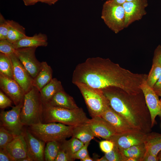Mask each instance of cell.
Wrapping results in <instances>:
<instances>
[{"label":"cell","instance_id":"obj_30","mask_svg":"<svg viewBox=\"0 0 161 161\" xmlns=\"http://www.w3.org/2000/svg\"><path fill=\"white\" fill-rule=\"evenodd\" d=\"M161 75V66L157 64H152L146 80L148 85L152 88Z\"/></svg>","mask_w":161,"mask_h":161},{"label":"cell","instance_id":"obj_22","mask_svg":"<svg viewBox=\"0 0 161 161\" xmlns=\"http://www.w3.org/2000/svg\"><path fill=\"white\" fill-rule=\"evenodd\" d=\"M63 89L61 82L56 78H53L39 91L41 100L47 103L60 90Z\"/></svg>","mask_w":161,"mask_h":161},{"label":"cell","instance_id":"obj_5","mask_svg":"<svg viewBox=\"0 0 161 161\" xmlns=\"http://www.w3.org/2000/svg\"><path fill=\"white\" fill-rule=\"evenodd\" d=\"M43 103L39 91L34 86L25 95L20 112V118L24 126L42 123Z\"/></svg>","mask_w":161,"mask_h":161},{"label":"cell","instance_id":"obj_31","mask_svg":"<svg viewBox=\"0 0 161 161\" xmlns=\"http://www.w3.org/2000/svg\"><path fill=\"white\" fill-rule=\"evenodd\" d=\"M15 136L3 126H0V148H5L7 145L13 139Z\"/></svg>","mask_w":161,"mask_h":161},{"label":"cell","instance_id":"obj_25","mask_svg":"<svg viewBox=\"0 0 161 161\" xmlns=\"http://www.w3.org/2000/svg\"><path fill=\"white\" fill-rule=\"evenodd\" d=\"M72 137L77 138L85 144L90 142L95 136L86 123L73 126Z\"/></svg>","mask_w":161,"mask_h":161},{"label":"cell","instance_id":"obj_17","mask_svg":"<svg viewBox=\"0 0 161 161\" xmlns=\"http://www.w3.org/2000/svg\"><path fill=\"white\" fill-rule=\"evenodd\" d=\"M101 117L111 125L117 133L138 130L131 126L110 106L107 108Z\"/></svg>","mask_w":161,"mask_h":161},{"label":"cell","instance_id":"obj_21","mask_svg":"<svg viewBox=\"0 0 161 161\" xmlns=\"http://www.w3.org/2000/svg\"><path fill=\"white\" fill-rule=\"evenodd\" d=\"M52 70L45 61L41 62V69L33 79V86L39 91L52 79Z\"/></svg>","mask_w":161,"mask_h":161},{"label":"cell","instance_id":"obj_36","mask_svg":"<svg viewBox=\"0 0 161 161\" xmlns=\"http://www.w3.org/2000/svg\"><path fill=\"white\" fill-rule=\"evenodd\" d=\"M99 145L101 150L104 153H107L111 151L114 145L113 142L108 140L100 141L99 143Z\"/></svg>","mask_w":161,"mask_h":161},{"label":"cell","instance_id":"obj_13","mask_svg":"<svg viewBox=\"0 0 161 161\" xmlns=\"http://www.w3.org/2000/svg\"><path fill=\"white\" fill-rule=\"evenodd\" d=\"M23 133L27 145V156L33 161H44L46 143L35 137L27 128L24 129Z\"/></svg>","mask_w":161,"mask_h":161},{"label":"cell","instance_id":"obj_34","mask_svg":"<svg viewBox=\"0 0 161 161\" xmlns=\"http://www.w3.org/2000/svg\"><path fill=\"white\" fill-rule=\"evenodd\" d=\"M8 30L7 20L0 14V40L7 39Z\"/></svg>","mask_w":161,"mask_h":161},{"label":"cell","instance_id":"obj_33","mask_svg":"<svg viewBox=\"0 0 161 161\" xmlns=\"http://www.w3.org/2000/svg\"><path fill=\"white\" fill-rule=\"evenodd\" d=\"M16 49L7 39L0 40V52L8 56L14 54Z\"/></svg>","mask_w":161,"mask_h":161},{"label":"cell","instance_id":"obj_8","mask_svg":"<svg viewBox=\"0 0 161 161\" xmlns=\"http://www.w3.org/2000/svg\"><path fill=\"white\" fill-rule=\"evenodd\" d=\"M23 101L8 111H2L0 114V126L16 136L22 134L24 129L20 118V112Z\"/></svg>","mask_w":161,"mask_h":161},{"label":"cell","instance_id":"obj_32","mask_svg":"<svg viewBox=\"0 0 161 161\" xmlns=\"http://www.w3.org/2000/svg\"><path fill=\"white\" fill-rule=\"evenodd\" d=\"M104 156L108 161H124L125 157L119 148L115 145L113 149L108 153H105Z\"/></svg>","mask_w":161,"mask_h":161},{"label":"cell","instance_id":"obj_42","mask_svg":"<svg viewBox=\"0 0 161 161\" xmlns=\"http://www.w3.org/2000/svg\"><path fill=\"white\" fill-rule=\"evenodd\" d=\"M142 161H157V156L152 154L146 150Z\"/></svg>","mask_w":161,"mask_h":161},{"label":"cell","instance_id":"obj_51","mask_svg":"<svg viewBox=\"0 0 161 161\" xmlns=\"http://www.w3.org/2000/svg\"><path fill=\"white\" fill-rule=\"evenodd\" d=\"M160 105H161V99H160Z\"/></svg>","mask_w":161,"mask_h":161},{"label":"cell","instance_id":"obj_35","mask_svg":"<svg viewBox=\"0 0 161 161\" xmlns=\"http://www.w3.org/2000/svg\"><path fill=\"white\" fill-rule=\"evenodd\" d=\"M90 142L84 144V145L72 156L73 158L75 159H79L82 161L88 155H89L88 151V147Z\"/></svg>","mask_w":161,"mask_h":161},{"label":"cell","instance_id":"obj_10","mask_svg":"<svg viewBox=\"0 0 161 161\" xmlns=\"http://www.w3.org/2000/svg\"><path fill=\"white\" fill-rule=\"evenodd\" d=\"M148 5V0H134L125 2L122 5L125 14V28L141 19L147 13L145 9Z\"/></svg>","mask_w":161,"mask_h":161},{"label":"cell","instance_id":"obj_6","mask_svg":"<svg viewBox=\"0 0 161 161\" xmlns=\"http://www.w3.org/2000/svg\"><path fill=\"white\" fill-rule=\"evenodd\" d=\"M75 85L82 94L92 117L101 116L110 106L102 89H95L83 83Z\"/></svg>","mask_w":161,"mask_h":161},{"label":"cell","instance_id":"obj_1","mask_svg":"<svg viewBox=\"0 0 161 161\" xmlns=\"http://www.w3.org/2000/svg\"><path fill=\"white\" fill-rule=\"evenodd\" d=\"M147 76L145 74L133 73L109 58L96 57L88 58L77 65L72 82L74 84L83 83L98 89L117 87L134 94L142 92L140 85Z\"/></svg>","mask_w":161,"mask_h":161},{"label":"cell","instance_id":"obj_2","mask_svg":"<svg viewBox=\"0 0 161 161\" xmlns=\"http://www.w3.org/2000/svg\"><path fill=\"white\" fill-rule=\"evenodd\" d=\"M102 89L114 111L134 128L146 133L150 132L151 116L142 91L131 94L114 86Z\"/></svg>","mask_w":161,"mask_h":161},{"label":"cell","instance_id":"obj_14","mask_svg":"<svg viewBox=\"0 0 161 161\" xmlns=\"http://www.w3.org/2000/svg\"><path fill=\"white\" fill-rule=\"evenodd\" d=\"M145 79L140 85V89L143 92L146 104L149 110L151 118L152 127L156 123L157 116L161 119V105L159 96L154 92L152 88L147 84Z\"/></svg>","mask_w":161,"mask_h":161},{"label":"cell","instance_id":"obj_49","mask_svg":"<svg viewBox=\"0 0 161 161\" xmlns=\"http://www.w3.org/2000/svg\"><path fill=\"white\" fill-rule=\"evenodd\" d=\"M157 161H161V150L159 152L157 155Z\"/></svg>","mask_w":161,"mask_h":161},{"label":"cell","instance_id":"obj_9","mask_svg":"<svg viewBox=\"0 0 161 161\" xmlns=\"http://www.w3.org/2000/svg\"><path fill=\"white\" fill-rule=\"evenodd\" d=\"M37 47H31L16 49L14 54L34 79L39 72L41 62L38 60L35 55Z\"/></svg>","mask_w":161,"mask_h":161},{"label":"cell","instance_id":"obj_16","mask_svg":"<svg viewBox=\"0 0 161 161\" xmlns=\"http://www.w3.org/2000/svg\"><path fill=\"white\" fill-rule=\"evenodd\" d=\"M95 137L109 140L117 133L114 128L101 116L92 117L87 123Z\"/></svg>","mask_w":161,"mask_h":161},{"label":"cell","instance_id":"obj_40","mask_svg":"<svg viewBox=\"0 0 161 161\" xmlns=\"http://www.w3.org/2000/svg\"><path fill=\"white\" fill-rule=\"evenodd\" d=\"M0 161H15L6 148H0Z\"/></svg>","mask_w":161,"mask_h":161},{"label":"cell","instance_id":"obj_28","mask_svg":"<svg viewBox=\"0 0 161 161\" xmlns=\"http://www.w3.org/2000/svg\"><path fill=\"white\" fill-rule=\"evenodd\" d=\"M0 74L13 79V66L11 58L10 56L1 53H0Z\"/></svg>","mask_w":161,"mask_h":161},{"label":"cell","instance_id":"obj_7","mask_svg":"<svg viewBox=\"0 0 161 161\" xmlns=\"http://www.w3.org/2000/svg\"><path fill=\"white\" fill-rule=\"evenodd\" d=\"M101 18L107 26L115 34L125 28V14L122 5L115 4L111 0L106 1L103 5Z\"/></svg>","mask_w":161,"mask_h":161},{"label":"cell","instance_id":"obj_18","mask_svg":"<svg viewBox=\"0 0 161 161\" xmlns=\"http://www.w3.org/2000/svg\"><path fill=\"white\" fill-rule=\"evenodd\" d=\"M5 148L15 161H20L27 157V145L23 132L16 136Z\"/></svg>","mask_w":161,"mask_h":161},{"label":"cell","instance_id":"obj_4","mask_svg":"<svg viewBox=\"0 0 161 161\" xmlns=\"http://www.w3.org/2000/svg\"><path fill=\"white\" fill-rule=\"evenodd\" d=\"M73 126L59 123H40L27 126L35 137L46 143L50 141L62 142L72 137Z\"/></svg>","mask_w":161,"mask_h":161},{"label":"cell","instance_id":"obj_48","mask_svg":"<svg viewBox=\"0 0 161 161\" xmlns=\"http://www.w3.org/2000/svg\"><path fill=\"white\" fill-rule=\"evenodd\" d=\"M95 161H108L107 159L104 156H103L100 158L97 159Z\"/></svg>","mask_w":161,"mask_h":161},{"label":"cell","instance_id":"obj_43","mask_svg":"<svg viewBox=\"0 0 161 161\" xmlns=\"http://www.w3.org/2000/svg\"><path fill=\"white\" fill-rule=\"evenodd\" d=\"M41 0H22L24 5L26 6H31L35 4Z\"/></svg>","mask_w":161,"mask_h":161},{"label":"cell","instance_id":"obj_45","mask_svg":"<svg viewBox=\"0 0 161 161\" xmlns=\"http://www.w3.org/2000/svg\"><path fill=\"white\" fill-rule=\"evenodd\" d=\"M113 3L118 5H122L126 1V0H111Z\"/></svg>","mask_w":161,"mask_h":161},{"label":"cell","instance_id":"obj_12","mask_svg":"<svg viewBox=\"0 0 161 161\" xmlns=\"http://www.w3.org/2000/svg\"><path fill=\"white\" fill-rule=\"evenodd\" d=\"M10 56L13 64V79L26 93L33 86V78L14 53Z\"/></svg>","mask_w":161,"mask_h":161},{"label":"cell","instance_id":"obj_38","mask_svg":"<svg viewBox=\"0 0 161 161\" xmlns=\"http://www.w3.org/2000/svg\"><path fill=\"white\" fill-rule=\"evenodd\" d=\"M13 101L1 90L0 91V108L3 109L11 106Z\"/></svg>","mask_w":161,"mask_h":161},{"label":"cell","instance_id":"obj_11","mask_svg":"<svg viewBox=\"0 0 161 161\" xmlns=\"http://www.w3.org/2000/svg\"><path fill=\"white\" fill-rule=\"evenodd\" d=\"M146 134L140 130H136L117 133L109 140L113 142L119 148L125 149L144 143Z\"/></svg>","mask_w":161,"mask_h":161},{"label":"cell","instance_id":"obj_47","mask_svg":"<svg viewBox=\"0 0 161 161\" xmlns=\"http://www.w3.org/2000/svg\"><path fill=\"white\" fill-rule=\"evenodd\" d=\"M20 161H33L32 160L30 157L28 156H27L26 157L23 158Z\"/></svg>","mask_w":161,"mask_h":161},{"label":"cell","instance_id":"obj_24","mask_svg":"<svg viewBox=\"0 0 161 161\" xmlns=\"http://www.w3.org/2000/svg\"><path fill=\"white\" fill-rule=\"evenodd\" d=\"M8 30L7 39L12 43L26 36L25 28L13 20H7Z\"/></svg>","mask_w":161,"mask_h":161},{"label":"cell","instance_id":"obj_41","mask_svg":"<svg viewBox=\"0 0 161 161\" xmlns=\"http://www.w3.org/2000/svg\"><path fill=\"white\" fill-rule=\"evenodd\" d=\"M152 88L158 96L161 97V75Z\"/></svg>","mask_w":161,"mask_h":161},{"label":"cell","instance_id":"obj_46","mask_svg":"<svg viewBox=\"0 0 161 161\" xmlns=\"http://www.w3.org/2000/svg\"><path fill=\"white\" fill-rule=\"evenodd\" d=\"M94 161L89 156V155H88L82 161Z\"/></svg>","mask_w":161,"mask_h":161},{"label":"cell","instance_id":"obj_27","mask_svg":"<svg viewBox=\"0 0 161 161\" xmlns=\"http://www.w3.org/2000/svg\"><path fill=\"white\" fill-rule=\"evenodd\" d=\"M84 144L83 143L77 138L72 137L69 140H65L61 142V147L72 157L73 155L81 148Z\"/></svg>","mask_w":161,"mask_h":161},{"label":"cell","instance_id":"obj_19","mask_svg":"<svg viewBox=\"0 0 161 161\" xmlns=\"http://www.w3.org/2000/svg\"><path fill=\"white\" fill-rule=\"evenodd\" d=\"M16 49L27 47H46L48 45L47 37L41 33L35 34L32 36H26L13 43Z\"/></svg>","mask_w":161,"mask_h":161},{"label":"cell","instance_id":"obj_23","mask_svg":"<svg viewBox=\"0 0 161 161\" xmlns=\"http://www.w3.org/2000/svg\"><path fill=\"white\" fill-rule=\"evenodd\" d=\"M144 143L147 151L157 156L161 150V134L154 132L147 133Z\"/></svg>","mask_w":161,"mask_h":161},{"label":"cell","instance_id":"obj_50","mask_svg":"<svg viewBox=\"0 0 161 161\" xmlns=\"http://www.w3.org/2000/svg\"><path fill=\"white\" fill-rule=\"evenodd\" d=\"M133 0H126V1H131Z\"/></svg>","mask_w":161,"mask_h":161},{"label":"cell","instance_id":"obj_20","mask_svg":"<svg viewBox=\"0 0 161 161\" xmlns=\"http://www.w3.org/2000/svg\"><path fill=\"white\" fill-rule=\"evenodd\" d=\"M46 103L70 109L78 108L73 98L66 93L64 89L58 92L48 103Z\"/></svg>","mask_w":161,"mask_h":161},{"label":"cell","instance_id":"obj_39","mask_svg":"<svg viewBox=\"0 0 161 161\" xmlns=\"http://www.w3.org/2000/svg\"><path fill=\"white\" fill-rule=\"evenodd\" d=\"M152 64H157L161 66V45H159L154 52Z\"/></svg>","mask_w":161,"mask_h":161},{"label":"cell","instance_id":"obj_44","mask_svg":"<svg viewBox=\"0 0 161 161\" xmlns=\"http://www.w3.org/2000/svg\"><path fill=\"white\" fill-rule=\"evenodd\" d=\"M58 0H41L40 2L47 4L49 5L54 4Z\"/></svg>","mask_w":161,"mask_h":161},{"label":"cell","instance_id":"obj_15","mask_svg":"<svg viewBox=\"0 0 161 161\" xmlns=\"http://www.w3.org/2000/svg\"><path fill=\"white\" fill-rule=\"evenodd\" d=\"M0 88L12 100L15 106L23 101L25 93L13 79L0 74Z\"/></svg>","mask_w":161,"mask_h":161},{"label":"cell","instance_id":"obj_29","mask_svg":"<svg viewBox=\"0 0 161 161\" xmlns=\"http://www.w3.org/2000/svg\"><path fill=\"white\" fill-rule=\"evenodd\" d=\"M61 142L52 141L46 143L44 152L45 161H55L60 149Z\"/></svg>","mask_w":161,"mask_h":161},{"label":"cell","instance_id":"obj_3","mask_svg":"<svg viewBox=\"0 0 161 161\" xmlns=\"http://www.w3.org/2000/svg\"><path fill=\"white\" fill-rule=\"evenodd\" d=\"M89 120L81 108L70 109L43 103L42 123H59L75 126L86 123Z\"/></svg>","mask_w":161,"mask_h":161},{"label":"cell","instance_id":"obj_26","mask_svg":"<svg viewBox=\"0 0 161 161\" xmlns=\"http://www.w3.org/2000/svg\"><path fill=\"white\" fill-rule=\"evenodd\" d=\"M119 149L124 156L134 158L136 161H142L146 151L144 143L135 145L127 148Z\"/></svg>","mask_w":161,"mask_h":161},{"label":"cell","instance_id":"obj_37","mask_svg":"<svg viewBox=\"0 0 161 161\" xmlns=\"http://www.w3.org/2000/svg\"><path fill=\"white\" fill-rule=\"evenodd\" d=\"M75 160L61 147L55 161H73Z\"/></svg>","mask_w":161,"mask_h":161}]
</instances>
